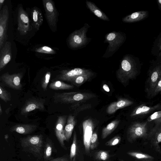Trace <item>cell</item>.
I'll list each match as a JSON object with an SVG mask.
<instances>
[{
	"label": "cell",
	"instance_id": "6da1fadb",
	"mask_svg": "<svg viewBox=\"0 0 161 161\" xmlns=\"http://www.w3.org/2000/svg\"><path fill=\"white\" fill-rule=\"evenodd\" d=\"M138 59L130 54H126L124 57L116 73L120 82L125 83L135 77L139 63Z\"/></svg>",
	"mask_w": 161,
	"mask_h": 161
},
{
	"label": "cell",
	"instance_id": "7a4b0ae2",
	"mask_svg": "<svg viewBox=\"0 0 161 161\" xmlns=\"http://www.w3.org/2000/svg\"><path fill=\"white\" fill-rule=\"evenodd\" d=\"M20 143L23 149L36 157L43 158L44 143L42 135L28 136L20 138Z\"/></svg>",
	"mask_w": 161,
	"mask_h": 161
},
{
	"label": "cell",
	"instance_id": "3957f363",
	"mask_svg": "<svg viewBox=\"0 0 161 161\" xmlns=\"http://www.w3.org/2000/svg\"><path fill=\"white\" fill-rule=\"evenodd\" d=\"M95 97L94 94L91 93L73 92L55 93L54 99L56 103H71L84 102Z\"/></svg>",
	"mask_w": 161,
	"mask_h": 161
},
{
	"label": "cell",
	"instance_id": "277c9868",
	"mask_svg": "<svg viewBox=\"0 0 161 161\" xmlns=\"http://www.w3.org/2000/svg\"><path fill=\"white\" fill-rule=\"evenodd\" d=\"M126 39L125 34L122 32L114 31L107 34L105 41L109 45L103 57L108 58L112 56L124 42Z\"/></svg>",
	"mask_w": 161,
	"mask_h": 161
},
{
	"label": "cell",
	"instance_id": "5b68a950",
	"mask_svg": "<svg viewBox=\"0 0 161 161\" xmlns=\"http://www.w3.org/2000/svg\"><path fill=\"white\" fill-rule=\"evenodd\" d=\"M89 27L87 24H85L80 29L75 31L70 35L68 43L71 48H78L87 44L88 40L86 34Z\"/></svg>",
	"mask_w": 161,
	"mask_h": 161
},
{
	"label": "cell",
	"instance_id": "8992f818",
	"mask_svg": "<svg viewBox=\"0 0 161 161\" xmlns=\"http://www.w3.org/2000/svg\"><path fill=\"white\" fill-rule=\"evenodd\" d=\"M161 75V56L159 55L152 63L148 80L149 87L148 91L151 95L152 94Z\"/></svg>",
	"mask_w": 161,
	"mask_h": 161
},
{
	"label": "cell",
	"instance_id": "52a82bcc",
	"mask_svg": "<svg viewBox=\"0 0 161 161\" xmlns=\"http://www.w3.org/2000/svg\"><path fill=\"white\" fill-rule=\"evenodd\" d=\"M147 122H136L129 127L128 131V139L130 142H133L139 138H147Z\"/></svg>",
	"mask_w": 161,
	"mask_h": 161
},
{
	"label": "cell",
	"instance_id": "ba28073f",
	"mask_svg": "<svg viewBox=\"0 0 161 161\" xmlns=\"http://www.w3.org/2000/svg\"><path fill=\"white\" fill-rule=\"evenodd\" d=\"M9 15L8 7L5 5L0 11V50L7 40Z\"/></svg>",
	"mask_w": 161,
	"mask_h": 161
},
{
	"label": "cell",
	"instance_id": "9c48e42d",
	"mask_svg": "<svg viewBox=\"0 0 161 161\" xmlns=\"http://www.w3.org/2000/svg\"><path fill=\"white\" fill-rule=\"evenodd\" d=\"M47 22L50 28L56 27L58 13L54 2L52 0H42Z\"/></svg>",
	"mask_w": 161,
	"mask_h": 161
},
{
	"label": "cell",
	"instance_id": "30bf717a",
	"mask_svg": "<svg viewBox=\"0 0 161 161\" xmlns=\"http://www.w3.org/2000/svg\"><path fill=\"white\" fill-rule=\"evenodd\" d=\"M17 30L21 35H25L31 30L30 20L28 14L22 6L18 8Z\"/></svg>",
	"mask_w": 161,
	"mask_h": 161
},
{
	"label": "cell",
	"instance_id": "8fae6325",
	"mask_svg": "<svg viewBox=\"0 0 161 161\" xmlns=\"http://www.w3.org/2000/svg\"><path fill=\"white\" fill-rule=\"evenodd\" d=\"M22 73L10 74L8 72L4 73L1 76V79L6 86L16 90H21L22 85L21 80Z\"/></svg>",
	"mask_w": 161,
	"mask_h": 161
},
{
	"label": "cell",
	"instance_id": "7c38bea8",
	"mask_svg": "<svg viewBox=\"0 0 161 161\" xmlns=\"http://www.w3.org/2000/svg\"><path fill=\"white\" fill-rule=\"evenodd\" d=\"M93 73L89 69L83 68H75L69 70H64L60 72V73L57 78L61 80L71 82L79 76Z\"/></svg>",
	"mask_w": 161,
	"mask_h": 161
},
{
	"label": "cell",
	"instance_id": "4fadbf2b",
	"mask_svg": "<svg viewBox=\"0 0 161 161\" xmlns=\"http://www.w3.org/2000/svg\"><path fill=\"white\" fill-rule=\"evenodd\" d=\"M45 102L44 99L34 98L28 99L22 108L21 114L22 115H26L36 109L44 110L45 109Z\"/></svg>",
	"mask_w": 161,
	"mask_h": 161
},
{
	"label": "cell",
	"instance_id": "5bb4252c",
	"mask_svg": "<svg viewBox=\"0 0 161 161\" xmlns=\"http://www.w3.org/2000/svg\"><path fill=\"white\" fill-rule=\"evenodd\" d=\"M83 130V142L85 149L86 153L90 151V140L94 129V124L90 119L86 120L82 124Z\"/></svg>",
	"mask_w": 161,
	"mask_h": 161
},
{
	"label": "cell",
	"instance_id": "9a60e30c",
	"mask_svg": "<svg viewBox=\"0 0 161 161\" xmlns=\"http://www.w3.org/2000/svg\"><path fill=\"white\" fill-rule=\"evenodd\" d=\"M66 116L63 115L58 117L55 125V131L56 136L61 146L66 149L64 142L66 139L64 134V125L66 122Z\"/></svg>",
	"mask_w": 161,
	"mask_h": 161
},
{
	"label": "cell",
	"instance_id": "2e32d148",
	"mask_svg": "<svg viewBox=\"0 0 161 161\" xmlns=\"http://www.w3.org/2000/svg\"><path fill=\"white\" fill-rule=\"evenodd\" d=\"M155 150L161 153L159 143L161 142V125H155L148 134L147 137Z\"/></svg>",
	"mask_w": 161,
	"mask_h": 161
},
{
	"label": "cell",
	"instance_id": "e0dca14e",
	"mask_svg": "<svg viewBox=\"0 0 161 161\" xmlns=\"http://www.w3.org/2000/svg\"><path fill=\"white\" fill-rule=\"evenodd\" d=\"M0 71L11 61L12 57L11 43L7 41L0 50Z\"/></svg>",
	"mask_w": 161,
	"mask_h": 161
},
{
	"label": "cell",
	"instance_id": "ac0fdd59",
	"mask_svg": "<svg viewBox=\"0 0 161 161\" xmlns=\"http://www.w3.org/2000/svg\"><path fill=\"white\" fill-rule=\"evenodd\" d=\"M133 101L126 98H122L111 103L108 107L106 112L108 114H112L120 108L132 105Z\"/></svg>",
	"mask_w": 161,
	"mask_h": 161
},
{
	"label": "cell",
	"instance_id": "d6986e66",
	"mask_svg": "<svg viewBox=\"0 0 161 161\" xmlns=\"http://www.w3.org/2000/svg\"><path fill=\"white\" fill-rule=\"evenodd\" d=\"M37 128V126L34 124H18L12 126L10 128V131L26 135L32 133Z\"/></svg>",
	"mask_w": 161,
	"mask_h": 161
},
{
	"label": "cell",
	"instance_id": "ffe728a7",
	"mask_svg": "<svg viewBox=\"0 0 161 161\" xmlns=\"http://www.w3.org/2000/svg\"><path fill=\"white\" fill-rule=\"evenodd\" d=\"M147 11H141L134 12L124 17L122 21L125 23H131L137 22L147 18L148 15Z\"/></svg>",
	"mask_w": 161,
	"mask_h": 161
},
{
	"label": "cell",
	"instance_id": "44dd1931",
	"mask_svg": "<svg viewBox=\"0 0 161 161\" xmlns=\"http://www.w3.org/2000/svg\"><path fill=\"white\" fill-rule=\"evenodd\" d=\"M32 25L34 28L38 30L43 22V18L41 12L36 7H34L31 11Z\"/></svg>",
	"mask_w": 161,
	"mask_h": 161
},
{
	"label": "cell",
	"instance_id": "7402d4cb",
	"mask_svg": "<svg viewBox=\"0 0 161 161\" xmlns=\"http://www.w3.org/2000/svg\"><path fill=\"white\" fill-rule=\"evenodd\" d=\"M56 152L52 141L47 138L44 145L43 158L45 161H47L53 158V153Z\"/></svg>",
	"mask_w": 161,
	"mask_h": 161
},
{
	"label": "cell",
	"instance_id": "603a6c76",
	"mask_svg": "<svg viewBox=\"0 0 161 161\" xmlns=\"http://www.w3.org/2000/svg\"><path fill=\"white\" fill-rule=\"evenodd\" d=\"M75 124L74 117L72 115H69L64 128V134L66 141H69L70 138Z\"/></svg>",
	"mask_w": 161,
	"mask_h": 161
},
{
	"label": "cell",
	"instance_id": "cb8c5ba5",
	"mask_svg": "<svg viewBox=\"0 0 161 161\" xmlns=\"http://www.w3.org/2000/svg\"><path fill=\"white\" fill-rule=\"evenodd\" d=\"M86 4L87 8L98 18L103 20L107 21L109 20V18L106 15L93 3L86 0Z\"/></svg>",
	"mask_w": 161,
	"mask_h": 161
},
{
	"label": "cell",
	"instance_id": "d4e9b609",
	"mask_svg": "<svg viewBox=\"0 0 161 161\" xmlns=\"http://www.w3.org/2000/svg\"><path fill=\"white\" fill-rule=\"evenodd\" d=\"M159 107L158 105L151 107L142 105L135 108L132 112L130 115L131 116H134L137 115L147 114L155 110Z\"/></svg>",
	"mask_w": 161,
	"mask_h": 161
},
{
	"label": "cell",
	"instance_id": "484cf974",
	"mask_svg": "<svg viewBox=\"0 0 161 161\" xmlns=\"http://www.w3.org/2000/svg\"><path fill=\"white\" fill-rule=\"evenodd\" d=\"M119 122L120 120H115L103 128L102 131V138L104 139L110 135L117 127Z\"/></svg>",
	"mask_w": 161,
	"mask_h": 161
},
{
	"label": "cell",
	"instance_id": "4316f807",
	"mask_svg": "<svg viewBox=\"0 0 161 161\" xmlns=\"http://www.w3.org/2000/svg\"><path fill=\"white\" fill-rule=\"evenodd\" d=\"M74 86L60 80L53 81L50 84L49 88L54 90H69L72 89Z\"/></svg>",
	"mask_w": 161,
	"mask_h": 161
},
{
	"label": "cell",
	"instance_id": "83f0119b",
	"mask_svg": "<svg viewBox=\"0 0 161 161\" xmlns=\"http://www.w3.org/2000/svg\"><path fill=\"white\" fill-rule=\"evenodd\" d=\"M127 153L131 157L142 161H153L154 159V158L152 156L141 152L131 151L128 152Z\"/></svg>",
	"mask_w": 161,
	"mask_h": 161
},
{
	"label": "cell",
	"instance_id": "f1b7e54d",
	"mask_svg": "<svg viewBox=\"0 0 161 161\" xmlns=\"http://www.w3.org/2000/svg\"><path fill=\"white\" fill-rule=\"evenodd\" d=\"M151 53L156 57L161 56V32L158 35L153 43Z\"/></svg>",
	"mask_w": 161,
	"mask_h": 161
},
{
	"label": "cell",
	"instance_id": "f546056e",
	"mask_svg": "<svg viewBox=\"0 0 161 161\" xmlns=\"http://www.w3.org/2000/svg\"><path fill=\"white\" fill-rule=\"evenodd\" d=\"M94 75L93 73L82 75L75 78L71 82L76 86H79L89 80Z\"/></svg>",
	"mask_w": 161,
	"mask_h": 161
},
{
	"label": "cell",
	"instance_id": "4dcf8cb0",
	"mask_svg": "<svg viewBox=\"0 0 161 161\" xmlns=\"http://www.w3.org/2000/svg\"><path fill=\"white\" fill-rule=\"evenodd\" d=\"M77 150V137L75 132L73 137L72 144L71 146L70 153V161H75Z\"/></svg>",
	"mask_w": 161,
	"mask_h": 161
},
{
	"label": "cell",
	"instance_id": "1f68e13d",
	"mask_svg": "<svg viewBox=\"0 0 161 161\" xmlns=\"http://www.w3.org/2000/svg\"><path fill=\"white\" fill-rule=\"evenodd\" d=\"M147 120L148 122L153 121L155 125H161V110L153 113L149 117Z\"/></svg>",
	"mask_w": 161,
	"mask_h": 161
},
{
	"label": "cell",
	"instance_id": "d6a6232c",
	"mask_svg": "<svg viewBox=\"0 0 161 161\" xmlns=\"http://www.w3.org/2000/svg\"><path fill=\"white\" fill-rule=\"evenodd\" d=\"M0 98L5 102L11 100V95L10 93L2 86L0 85Z\"/></svg>",
	"mask_w": 161,
	"mask_h": 161
},
{
	"label": "cell",
	"instance_id": "836d02e7",
	"mask_svg": "<svg viewBox=\"0 0 161 161\" xmlns=\"http://www.w3.org/2000/svg\"><path fill=\"white\" fill-rule=\"evenodd\" d=\"M36 52L47 54H55L56 52L52 48L47 46H43L35 50Z\"/></svg>",
	"mask_w": 161,
	"mask_h": 161
},
{
	"label": "cell",
	"instance_id": "e575fe53",
	"mask_svg": "<svg viewBox=\"0 0 161 161\" xmlns=\"http://www.w3.org/2000/svg\"><path fill=\"white\" fill-rule=\"evenodd\" d=\"M109 154L106 151L100 150L97 152L96 155V159L98 160L106 161L109 158Z\"/></svg>",
	"mask_w": 161,
	"mask_h": 161
},
{
	"label": "cell",
	"instance_id": "d590c367",
	"mask_svg": "<svg viewBox=\"0 0 161 161\" xmlns=\"http://www.w3.org/2000/svg\"><path fill=\"white\" fill-rule=\"evenodd\" d=\"M98 143V136L96 132L93 133L90 140V149L93 150L97 146Z\"/></svg>",
	"mask_w": 161,
	"mask_h": 161
},
{
	"label": "cell",
	"instance_id": "8d00e7d4",
	"mask_svg": "<svg viewBox=\"0 0 161 161\" xmlns=\"http://www.w3.org/2000/svg\"><path fill=\"white\" fill-rule=\"evenodd\" d=\"M51 73L48 71L45 74L42 82V86L44 90H46L51 78Z\"/></svg>",
	"mask_w": 161,
	"mask_h": 161
},
{
	"label": "cell",
	"instance_id": "74e56055",
	"mask_svg": "<svg viewBox=\"0 0 161 161\" xmlns=\"http://www.w3.org/2000/svg\"><path fill=\"white\" fill-rule=\"evenodd\" d=\"M121 137L119 136H116L105 143V145L108 146H115L119 143L121 141Z\"/></svg>",
	"mask_w": 161,
	"mask_h": 161
},
{
	"label": "cell",
	"instance_id": "f35d334b",
	"mask_svg": "<svg viewBox=\"0 0 161 161\" xmlns=\"http://www.w3.org/2000/svg\"><path fill=\"white\" fill-rule=\"evenodd\" d=\"M161 93V75L152 93V96H155Z\"/></svg>",
	"mask_w": 161,
	"mask_h": 161
},
{
	"label": "cell",
	"instance_id": "ab89813d",
	"mask_svg": "<svg viewBox=\"0 0 161 161\" xmlns=\"http://www.w3.org/2000/svg\"><path fill=\"white\" fill-rule=\"evenodd\" d=\"M47 161H69V160L66 157H61L53 158Z\"/></svg>",
	"mask_w": 161,
	"mask_h": 161
},
{
	"label": "cell",
	"instance_id": "60d3db41",
	"mask_svg": "<svg viewBox=\"0 0 161 161\" xmlns=\"http://www.w3.org/2000/svg\"><path fill=\"white\" fill-rule=\"evenodd\" d=\"M103 89L107 92H108L110 91V89L108 86L106 84H103Z\"/></svg>",
	"mask_w": 161,
	"mask_h": 161
},
{
	"label": "cell",
	"instance_id": "b9f144b4",
	"mask_svg": "<svg viewBox=\"0 0 161 161\" xmlns=\"http://www.w3.org/2000/svg\"><path fill=\"white\" fill-rule=\"evenodd\" d=\"M157 2L158 8L161 11V0H157Z\"/></svg>",
	"mask_w": 161,
	"mask_h": 161
},
{
	"label": "cell",
	"instance_id": "7bdbcfd3",
	"mask_svg": "<svg viewBox=\"0 0 161 161\" xmlns=\"http://www.w3.org/2000/svg\"><path fill=\"white\" fill-rule=\"evenodd\" d=\"M5 0H0V10H1L2 6Z\"/></svg>",
	"mask_w": 161,
	"mask_h": 161
},
{
	"label": "cell",
	"instance_id": "ee69618b",
	"mask_svg": "<svg viewBox=\"0 0 161 161\" xmlns=\"http://www.w3.org/2000/svg\"><path fill=\"white\" fill-rule=\"evenodd\" d=\"M2 108L1 104L0 105V116L2 115Z\"/></svg>",
	"mask_w": 161,
	"mask_h": 161
},
{
	"label": "cell",
	"instance_id": "f6af8a7d",
	"mask_svg": "<svg viewBox=\"0 0 161 161\" xmlns=\"http://www.w3.org/2000/svg\"><path fill=\"white\" fill-rule=\"evenodd\" d=\"M123 161V160H121V161Z\"/></svg>",
	"mask_w": 161,
	"mask_h": 161
}]
</instances>
